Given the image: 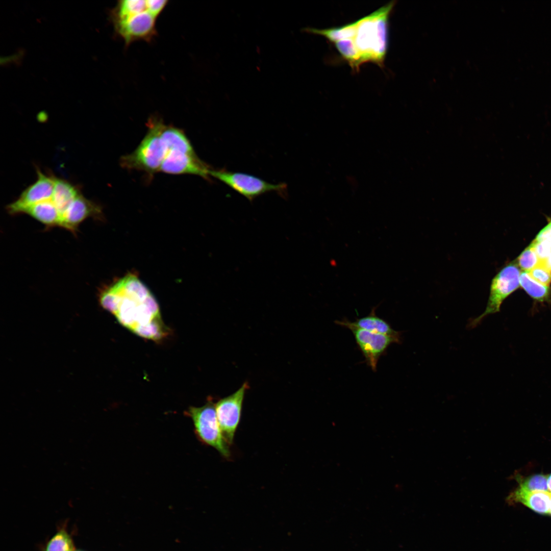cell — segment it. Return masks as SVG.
<instances>
[{
  "mask_svg": "<svg viewBox=\"0 0 551 551\" xmlns=\"http://www.w3.org/2000/svg\"><path fill=\"white\" fill-rule=\"evenodd\" d=\"M395 5L391 1L374 12L344 25L341 40L333 43L355 71L366 62L382 67L388 46V22Z\"/></svg>",
  "mask_w": 551,
  "mask_h": 551,
  "instance_id": "obj_1",
  "label": "cell"
},
{
  "mask_svg": "<svg viewBox=\"0 0 551 551\" xmlns=\"http://www.w3.org/2000/svg\"><path fill=\"white\" fill-rule=\"evenodd\" d=\"M101 306L135 334L148 325L162 321L159 306L148 287L129 273L103 291Z\"/></svg>",
  "mask_w": 551,
  "mask_h": 551,
  "instance_id": "obj_2",
  "label": "cell"
},
{
  "mask_svg": "<svg viewBox=\"0 0 551 551\" xmlns=\"http://www.w3.org/2000/svg\"><path fill=\"white\" fill-rule=\"evenodd\" d=\"M164 125L158 118H149L147 123L146 134L134 152L122 157V166L150 174L160 171L168 152L161 137Z\"/></svg>",
  "mask_w": 551,
  "mask_h": 551,
  "instance_id": "obj_3",
  "label": "cell"
},
{
  "mask_svg": "<svg viewBox=\"0 0 551 551\" xmlns=\"http://www.w3.org/2000/svg\"><path fill=\"white\" fill-rule=\"evenodd\" d=\"M188 415L193 423L194 431L199 440L210 446L224 458L229 459L231 452L222 433L217 417L215 404L209 400L200 407H191Z\"/></svg>",
  "mask_w": 551,
  "mask_h": 551,
  "instance_id": "obj_4",
  "label": "cell"
},
{
  "mask_svg": "<svg viewBox=\"0 0 551 551\" xmlns=\"http://www.w3.org/2000/svg\"><path fill=\"white\" fill-rule=\"evenodd\" d=\"M520 274L515 262L505 266L497 273L491 281L486 309L469 322V328L475 327L487 316L499 311L504 300L519 287Z\"/></svg>",
  "mask_w": 551,
  "mask_h": 551,
  "instance_id": "obj_5",
  "label": "cell"
},
{
  "mask_svg": "<svg viewBox=\"0 0 551 551\" xmlns=\"http://www.w3.org/2000/svg\"><path fill=\"white\" fill-rule=\"evenodd\" d=\"M209 175L222 182L250 201L268 192H285L287 188L285 183L273 184L249 174L230 171L225 169L211 168Z\"/></svg>",
  "mask_w": 551,
  "mask_h": 551,
  "instance_id": "obj_6",
  "label": "cell"
},
{
  "mask_svg": "<svg viewBox=\"0 0 551 551\" xmlns=\"http://www.w3.org/2000/svg\"><path fill=\"white\" fill-rule=\"evenodd\" d=\"M248 383L244 382L233 394L219 399L215 404L218 421L226 442L233 443L235 433L239 424L243 402Z\"/></svg>",
  "mask_w": 551,
  "mask_h": 551,
  "instance_id": "obj_7",
  "label": "cell"
},
{
  "mask_svg": "<svg viewBox=\"0 0 551 551\" xmlns=\"http://www.w3.org/2000/svg\"><path fill=\"white\" fill-rule=\"evenodd\" d=\"M156 19L146 10L113 21L118 34L129 45L138 40H151L156 33Z\"/></svg>",
  "mask_w": 551,
  "mask_h": 551,
  "instance_id": "obj_8",
  "label": "cell"
},
{
  "mask_svg": "<svg viewBox=\"0 0 551 551\" xmlns=\"http://www.w3.org/2000/svg\"><path fill=\"white\" fill-rule=\"evenodd\" d=\"M365 358L367 364L376 371L378 361L392 343H399L400 336L373 333L354 327H348Z\"/></svg>",
  "mask_w": 551,
  "mask_h": 551,
  "instance_id": "obj_9",
  "label": "cell"
},
{
  "mask_svg": "<svg viewBox=\"0 0 551 551\" xmlns=\"http://www.w3.org/2000/svg\"><path fill=\"white\" fill-rule=\"evenodd\" d=\"M55 186V177L44 174L37 170V179L26 188L19 198L9 205L8 212L12 214L21 213L26 208L52 198Z\"/></svg>",
  "mask_w": 551,
  "mask_h": 551,
  "instance_id": "obj_10",
  "label": "cell"
},
{
  "mask_svg": "<svg viewBox=\"0 0 551 551\" xmlns=\"http://www.w3.org/2000/svg\"><path fill=\"white\" fill-rule=\"evenodd\" d=\"M210 169L195 153L169 151L161 164L160 171L172 174H191L208 179Z\"/></svg>",
  "mask_w": 551,
  "mask_h": 551,
  "instance_id": "obj_11",
  "label": "cell"
},
{
  "mask_svg": "<svg viewBox=\"0 0 551 551\" xmlns=\"http://www.w3.org/2000/svg\"><path fill=\"white\" fill-rule=\"evenodd\" d=\"M101 214L99 206L86 198L80 193L63 215L62 227L73 232L86 218L99 217Z\"/></svg>",
  "mask_w": 551,
  "mask_h": 551,
  "instance_id": "obj_12",
  "label": "cell"
},
{
  "mask_svg": "<svg viewBox=\"0 0 551 551\" xmlns=\"http://www.w3.org/2000/svg\"><path fill=\"white\" fill-rule=\"evenodd\" d=\"M376 308L373 307L368 315L358 318L355 321L351 322L346 319H344L342 320H336L335 322L345 328L354 327L373 333L393 336H400V332L393 330L388 322L377 316Z\"/></svg>",
  "mask_w": 551,
  "mask_h": 551,
  "instance_id": "obj_13",
  "label": "cell"
},
{
  "mask_svg": "<svg viewBox=\"0 0 551 551\" xmlns=\"http://www.w3.org/2000/svg\"><path fill=\"white\" fill-rule=\"evenodd\" d=\"M551 493L545 491L529 492L517 488L507 497L510 503H520L540 514H548Z\"/></svg>",
  "mask_w": 551,
  "mask_h": 551,
  "instance_id": "obj_14",
  "label": "cell"
},
{
  "mask_svg": "<svg viewBox=\"0 0 551 551\" xmlns=\"http://www.w3.org/2000/svg\"><path fill=\"white\" fill-rule=\"evenodd\" d=\"M21 213L27 214L47 226L62 227V216L52 199L30 206Z\"/></svg>",
  "mask_w": 551,
  "mask_h": 551,
  "instance_id": "obj_15",
  "label": "cell"
},
{
  "mask_svg": "<svg viewBox=\"0 0 551 551\" xmlns=\"http://www.w3.org/2000/svg\"><path fill=\"white\" fill-rule=\"evenodd\" d=\"M80 193L78 189L67 181L55 177L52 200L62 216Z\"/></svg>",
  "mask_w": 551,
  "mask_h": 551,
  "instance_id": "obj_16",
  "label": "cell"
},
{
  "mask_svg": "<svg viewBox=\"0 0 551 551\" xmlns=\"http://www.w3.org/2000/svg\"><path fill=\"white\" fill-rule=\"evenodd\" d=\"M161 137L168 151H177L189 154L195 153L183 131L179 128L165 124L161 133Z\"/></svg>",
  "mask_w": 551,
  "mask_h": 551,
  "instance_id": "obj_17",
  "label": "cell"
},
{
  "mask_svg": "<svg viewBox=\"0 0 551 551\" xmlns=\"http://www.w3.org/2000/svg\"><path fill=\"white\" fill-rule=\"evenodd\" d=\"M519 283L527 293L534 299L539 302H551V289L534 280L527 272L520 274Z\"/></svg>",
  "mask_w": 551,
  "mask_h": 551,
  "instance_id": "obj_18",
  "label": "cell"
},
{
  "mask_svg": "<svg viewBox=\"0 0 551 551\" xmlns=\"http://www.w3.org/2000/svg\"><path fill=\"white\" fill-rule=\"evenodd\" d=\"M75 549L71 536L65 527H63L45 543L41 551H74Z\"/></svg>",
  "mask_w": 551,
  "mask_h": 551,
  "instance_id": "obj_19",
  "label": "cell"
},
{
  "mask_svg": "<svg viewBox=\"0 0 551 551\" xmlns=\"http://www.w3.org/2000/svg\"><path fill=\"white\" fill-rule=\"evenodd\" d=\"M147 9L146 1L123 0L118 2L113 13V20L141 12Z\"/></svg>",
  "mask_w": 551,
  "mask_h": 551,
  "instance_id": "obj_20",
  "label": "cell"
},
{
  "mask_svg": "<svg viewBox=\"0 0 551 551\" xmlns=\"http://www.w3.org/2000/svg\"><path fill=\"white\" fill-rule=\"evenodd\" d=\"M547 477L548 475L542 474H534L528 477L519 482L518 488L529 492H548L547 486Z\"/></svg>",
  "mask_w": 551,
  "mask_h": 551,
  "instance_id": "obj_21",
  "label": "cell"
},
{
  "mask_svg": "<svg viewBox=\"0 0 551 551\" xmlns=\"http://www.w3.org/2000/svg\"><path fill=\"white\" fill-rule=\"evenodd\" d=\"M517 262L520 268L525 272H529L539 264L540 260L532 244L519 255Z\"/></svg>",
  "mask_w": 551,
  "mask_h": 551,
  "instance_id": "obj_22",
  "label": "cell"
},
{
  "mask_svg": "<svg viewBox=\"0 0 551 551\" xmlns=\"http://www.w3.org/2000/svg\"><path fill=\"white\" fill-rule=\"evenodd\" d=\"M527 272L534 280L543 285L549 286L551 283V271L540 262Z\"/></svg>",
  "mask_w": 551,
  "mask_h": 551,
  "instance_id": "obj_23",
  "label": "cell"
},
{
  "mask_svg": "<svg viewBox=\"0 0 551 551\" xmlns=\"http://www.w3.org/2000/svg\"><path fill=\"white\" fill-rule=\"evenodd\" d=\"M531 244L533 246L540 261L545 260L551 254V243L545 241L539 242L533 241Z\"/></svg>",
  "mask_w": 551,
  "mask_h": 551,
  "instance_id": "obj_24",
  "label": "cell"
},
{
  "mask_svg": "<svg viewBox=\"0 0 551 551\" xmlns=\"http://www.w3.org/2000/svg\"><path fill=\"white\" fill-rule=\"evenodd\" d=\"M168 1L166 0H147L146 6L147 10L156 18L163 11Z\"/></svg>",
  "mask_w": 551,
  "mask_h": 551,
  "instance_id": "obj_25",
  "label": "cell"
},
{
  "mask_svg": "<svg viewBox=\"0 0 551 551\" xmlns=\"http://www.w3.org/2000/svg\"><path fill=\"white\" fill-rule=\"evenodd\" d=\"M533 241L535 242L545 241L551 243V219L548 224L540 231Z\"/></svg>",
  "mask_w": 551,
  "mask_h": 551,
  "instance_id": "obj_26",
  "label": "cell"
},
{
  "mask_svg": "<svg viewBox=\"0 0 551 551\" xmlns=\"http://www.w3.org/2000/svg\"><path fill=\"white\" fill-rule=\"evenodd\" d=\"M540 262L543 264L551 271V254L545 260L540 261Z\"/></svg>",
  "mask_w": 551,
  "mask_h": 551,
  "instance_id": "obj_27",
  "label": "cell"
},
{
  "mask_svg": "<svg viewBox=\"0 0 551 551\" xmlns=\"http://www.w3.org/2000/svg\"><path fill=\"white\" fill-rule=\"evenodd\" d=\"M547 486L548 491L551 493V474L548 475L547 479Z\"/></svg>",
  "mask_w": 551,
  "mask_h": 551,
  "instance_id": "obj_28",
  "label": "cell"
},
{
  "mask_svg": "<svg viewBox=\"0 0 551 551\" xmlns=\"http://www.w3.org/2000/svg\"><path fill=\"white\" fill-rule=\"evenodd\" d=\"M548 514H549L551 515V496H550V499L549 509Z\"/></svg>",
  "mask_w": 551,
  "mask_h": 551,
  "instance_id": "obj_29",
  "label": "cell"
}]
</instances>
